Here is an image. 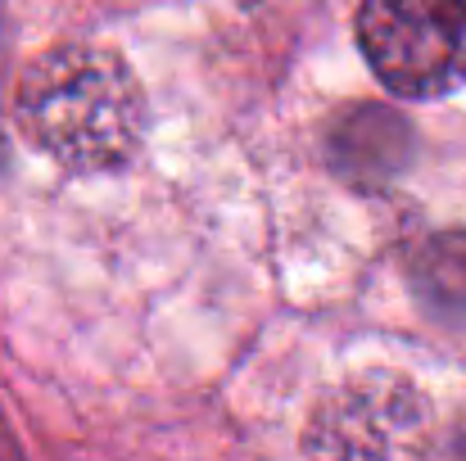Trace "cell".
<instances>
[{
  "label": "cell",
  "mask_w": 466,
  "mask_h": 461,
  "mask_svg": "<svg viewBox=\"0 0 466 461\" xmlns=\"http://www.w3.org/2000/svg\"><path fill=\"white\" fill-rule=\"evenodd\" d=\"M18 127L68 172H109L146 136V95L132 68L100 45H55L36 55L14 95Z\"/></svg>",
  "instance_id": "6da1fadb"
},
{
  "label": "cell",
  "mask_w": 466,
  "mask_h": 461,
  "mask_svg": "<svg viewBox=\"0 0 466 461\" xmlns=\"http://www.w3.org/2000/svg\"><path fill=\"white\" fill-rule=\"evenodd\" d=\"M412 281H417V295L435 307V312L462 316L466 312V231L435 236V240L417 254Z\"/></svg>",
  "instance_id": "3957f363"
},
{
  "label": "cell",
  "mask_w": 466,
  "mask_h": 461,
  "mask_svg": "<svg viewBox=\"0 0 466 461\" xmlns=\"http://www.w3.org/2000/svg\"><path fill=\"white\" fill-rule=\"evenodd\" d=\"M358 45L403 100H440L466 82V0H362Z\"/></svg>",
  "instance_id": "7a4b0ae2"
}]
</instances>
